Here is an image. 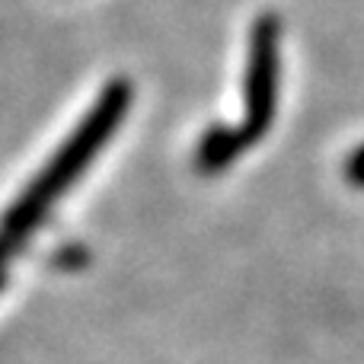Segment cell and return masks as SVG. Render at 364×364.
<instances>
[{
    "label": "cell",
    "mask_w": 364,
    "mask_h": 364,
    "mask_svg": "<svg viewBox=\"0 0 364 364\" xmlns=\"http://www.w3.org/2000/svg\"><path fill=\"white\" fill-rule=\"evenodd\" d=\"M128 106H132V87L125 80L109 83L102 90V96L96 100L93 112L74 128L68 144H61V151L45 164V170L23 188L16 205H10V211L0 218V272H4L6 259L13 252H19V246L48 218V211L58 205V198L83 176V170L96 160L102 144L119 132Z\"/></svg>",
    "instance_id": "obj_1"
},
{
    "label": "cell",
    "mask_w": 364,
    "mask_h": 364,
    "mask_svg": "<svg viewBox=\"0 0 364 364\" xmlns=\"http://www.w3.org/2000/svg\"><path fill=\"white\" fill-rule=\"evenodd\" d=\"M278 83H282V26H278V16L265 13L252 29L250 58H246L243 122L237 128L246 147L256 144L272 128L278 106Z\"/></svg>",
    "instance_id": "obj_2"
},
{
    "label": "cell",
    "mask_w": 364,
    "mask_h": 364,
    "mask_svg": "<svg viewBox=\"0 0 364 364\" xmlns=\"http://www.w3.org/2000/svg\"><path fill=\"white\" fill-rule=\"evenodd\" d=\"M243 151H246V141L240 138L237 128L214 125V128H208L205 138H201L198 154H195V164H198L201 173L214 176V173L227 170V166H230Z\"/></svg>",
    "instance_id": "obj_3"
},
{
    "label": "cell",
    "mask_w": 364,
    "mask_h": 364,
    "mask_svg": "<svg viewBox=\"0 0 364 364\" xmlns=\"http://www.w3.org/2000/svg\"><path fill=\"white\" fill-rule=\"evenodd\" d=\"M346 179L352 182V186L364 188V144H361V147H355L352 157L346 160Z\"/></svg>",
    "instance_id": "obj_4"
}]
</instances>
